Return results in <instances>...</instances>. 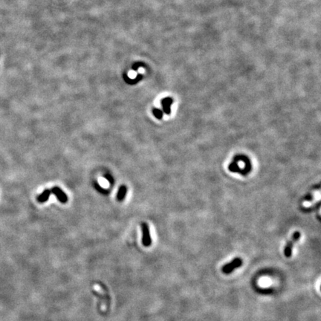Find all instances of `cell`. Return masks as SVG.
Segmentation results:
<instances>
[{
  "instance_id": "6da1fadb",
  "label": "cell",
  "mask_w": 321,
  "mask_h": 321,
  "mask_svg": "<svg viewBox=\"0 0 321 321\" xmlns=\"http://www.w3.org/2000/svg\"><path fill=\"white\" fill-rule=\"evenodd\" d=\"M97 286H98L99 288L100 289V292H97V291H93V293L95 296L97 297V298H98L99 300L98 307L101 305V308H102L103 305H105L106 308L108 309L109 305H110L111 301V298L110 296H109L108 288H106L105 285H104L103 283H99V284L97 285Z\"/></svg>"
},
{
  "instance_id": "7a4b0ae2",
  "label": "cell",
  "mask_w": 321,
  "mask_h": 321,
  "mask_svg": "<svg viewBox=\"0 0 321 321\" xmlns=\"http://www.w3.org/2000/svg\"><path fill=\"white\" fill-rule=\"evenodd\" d=\"M300 238V233L299 231H296L291 236V239L286 243V245L284 247V255L288 258H290L292 255L293 247L294 245V243H297Z\"/></svg>"
},
{
  "instance_id": "3957f363",
  "label": "cell",
  "mask_w": 321,
  "mask_h": 321,
  "mask_svg": "<svg viewBox=\"0 0 321 321\" xmlns=\"http://www.w3.org/2000/svg\"><path fill=\"white\" fill-rule=\"evenodd\" d=\"M243 260L239 257H236L234 260H233L231 262H230L229 263L225 264L224 265H223L221 271L224 274H229L231 273H232L235 269L238 268L240 266L243 265Z\"/></svg>"
},
{
  "instance_id": "277c9868",
  "label": "cell",
  "mask_w": 321,
  "mask_h": 321,
  "mask_svg": "<svg viewBox=\"0 0 321 321\" xmlns=\"http://www.w3.org/2000/svg\"><path fill=\"white\" fill-rule=\"evenodd\" d=\"M142 231V244L144 247H150L152 244V238H151L150 228L147 223L144 222L141 224Z\"/></svg>"
},
{
  "instance_id": "5b68a950",
  "label": "cell",
  "mask_w": 321,
  "mask_h": 321,
  "mask_svg": "<svg viewBox=\"0 0 321 321\" xmlns=\"http://www.w3.org/2000/svg\"><path fill=\"white\" fill-rule=\"evenodd\" d=\"M51 193H53L55 195L57 200L60 202H61L62 204H66L68 202V196H67L66 193L62 190L61 188H58V187H54V188H51Z\"/></svg>"
},
{
  "instance_id": "8992f818",
  "label": "cell",
  "mask_w": 321,
  "mask_h": 321,
  "mask_svg": "<svg viewBox=\"0 0 321 321\" xmlns=\"http://www.w3.org/2000/svg\"><path fill=\"white\" fill-rule=\"evenodd\" d=\"M161 105H162L163 106V112H164V114L167 115H170V113H171L170 106L173 103V99L170 98V97H165V98L161 100Z\"/></svg>"
},
{
  "instance_id": "52a82bcc",
  "label": "cell",
  "mask_w": 321,
  "mask_h": 321,
  "mask_svg": "<svg viewBox=\"0 0 321 321\" xmlns=\"http://www.w3.org/2000/svg\"><path fill=\"white\" fill-rule=\"evenodd\" d=\"M51 190H49V189H46L42 193H40L38 196H37V199L39 203H45V202H47V201L49 199V198H50L51 196Z\"/></svg>"
},
{
  "instance_id": "ba28073f",
  "label": "cell",
  "mask_w": 321,
  "mask_h": 321,
  "mask_svg": "<svg viewBox=\"0 0 321 321\" xmlns=\"http://www.w3.org/2000/svg\"><path fill=\"white\" fill-rule=\"evenodd\" d=\"M126 193H127V188L125 185H121L118 188V191L117 193V200L119 202H122L126 197Z\"/></svg>"
},
{
  "instance_id": "9c48e42d",
  "label": "cell",
  "mask_w": 321,
  "mask_h": 321,
  "mask_svg": "<svg viewBox=\"0 0 321 321\" xmlns=\"http://www.w3.org/2000/svg\"><path fill=\"white\" fill-rule=\"evenodd\" d=\"M143 78H144L143 75H138V77H137L136 78L134 79V80H133V79L129 78L128 76L126 75V74H125V75H123V79H124L125 81H126L128 84H132V85H134V84L137 83H138V82L140 81V80H141L142 79H143Z\"/></svg>"
},
{
  "instance_id": "30bf717a",
  "label": "cell",
  "mask_w": 321,
  "mask_h": 321,
  "mask_svg": "<svg viewBox=\"0 0 321 321\" xmlns=\"http://www.w3.org/2000/svg\"><path fill=\"white\" fill-rule=\"evenodd\" d=\"M152 114L158 120H161L163 118V116H164L163 111L159 109H157V108H153L152 109Z\"/></svg>"
},
{
  "instance_id": "8fae6325",
  "label": "cell",
  "mask_w": 321,
  "mask_h": 321,
  "mask_svg": "<svg viewBox=\"0 0 321 321\" xmlns=\"http://www.w3.org/2000/svg\"><path fill=\"white\" fill-rule=\"evenodd\" d=\"M94 188H96V190H98V191L102 194H109V192H110L109 190H106V189H104L103 188H101L100 185L97 182H94Z\"/></svg>"
},
{
  "instance_id": "7c38bea8",
  "label": "cell",
  "mask_w": 321,
  "mask_h": 321,
  "mask_svg": "<svg viewBox=\"0 0 321 321\" xmlns=\"http://www.w3.org/2000/svg\"><path fill=\"white\" fill-rule=\"evenodd\" d=\"M104 178H105L106 179L109 181V184H114L115 182L114 179H113V177L111 176V175H109V174L104 175Z\"/></svg>"
}]
</instances>
